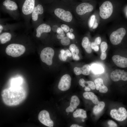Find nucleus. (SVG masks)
<instances>
[{
	"label": "nucleus",
	"mask_w": 127,
	"mask_h": 127,
	"mask_svg": "<svg viewBox=\"0 0 127 127\" xmlns=\"http://www.w3.org/2000/svg\"><path fill=\"white\" fill-rule=\"evenodd\" d=\"M19 85H12L3 90L1 95L3 102L9 106L18 105L23 102L27 96V93L23 87Z\"/></svg>",
	"instance_id": "obj_1"
},
{
	"label": "nucleus",
	"mask_w": 127,
	"mask_h": 127,
	"mask_svg": "<svg viewBox=\"0 0 127 127\" xmlns=\"http://www.w3.org/2000/svg\"><path fill=\"white\" fill-rule=\"evenodd\" d=\"M24 19L27 28H29L32 14L36 5V0H16Z\"/></svg>",
	"instance_id": "obj_2"
},
{
	"label": "nucleus",
	"mask_w": 127,
	"mask_h": 127,
	"mask_svg": "<svg viewBox=\"0 0 127 127\" xmlns=\"http://www.w3.org/2000/svg\"><path fill=\"white\" fill-rule=\"evenodd\" d=\"M1 8L8 13L14 19L19 16L18 5L16 0H3L0 5Z\"/></svg>",
	"instance_id": "obj_3"
},
{
	"label": "nucleus",
	"mask_w": 127,
	"mask_h": 127,
	"mask_svg": "<svg viewBox=\"0 0 127 127\" xmlns=\"http://www.w3.org/2000/svg\"><path fill=\"white\" fill-rule=\"evenodd\" d=\"M43 4L40 0H36L35 6L31 17L32 26L34 28L41 23L40 17L44 12Z\"/></svg>",
	"instance_id": "obj_4"
},
{
	"label": "nucleus",
	"mask_w": 127,
	"mask_h": 127,
	"mask_svg": "<svg viewBox=\"0 0 127 127\" xmlns=\"http://www.w3.org/2000/svg\"><path fill=\"white\" fill-rule=\"evenodd\" d=\"M25 50V47L24 45L14 43L10 44L7 47L5 52L8 55L16 57L23 55Z\"/></svg>",
	"instance_id": "obj_5"
},
{
	"label": "nucleus",
	"mask_w": 127,
	"mask_h": 127,
	"mask_svg": "<svg viewBox=\"0 0 127 127\" xmlns=\"http://www.w3.org/2000/svg\"><path fill=\"white\" fill-rule=\"evenodd\" d=\"M54 54V52L52 48L48 47L44 48L40 54V58L43 62L47 65H51L52 63V59Z\"/></svg>",
	"instance_id": "obj_6"
},
{
	"label": "nucleus",
	"mask_w": 127,
	"mask_h": 127,
	"mask_svg": "<svg viewBox=\"0 0 127 127\" xmlns=\"http://www.w3.org/2000/svg\"><path fill=\"white\" fill-rule=\"evenodd\" d=\"M99 15L103 19L110 17L113 11V7L111 3L109 1L104 2L99 8Z\"/></svg>",
	"instance_id": "obj_7"
},
{
	"label": "nucleus",
	"mask_w": 127,
	"mask_h": 127,
	"mask_svg": "<svg viewBox=\"0 0 127 127\" xmlns=\"http://www.w3.org/2000/svg\"><path fill=\"white\" fill-rule=\"evenodd\" d=\"M126 33L125 29L122 28H120L113 32L111 35L110 39L111 43L114 45L120 44Z\"/></svg>",
	"instance_id": "obj_8"
},
{
	"label": "nucleus",
	"mask_w": 127,
	"mask_h": 127,
	"mask_svg": "<svg viewBox=\"0 0 127 127\" xmlns=\"http://www.w3.org/2000/svg\"><path fill=\"white\" fill-rule=\"evenodd\" d=\"M111 117L116 120L122 121L127 118V111L124 107H119L118 110L114 109L110 111Z\"/></svg>",
	"instance_id": "obj_9"
},
{
	"label": "nucleus",
	"mask_w": 127,
	"mask_h": 127,
	"mask_svg": "<svg viewBox=\"0 0 127 127\" xmlns=\"http://www.w3.org/2000/svg\"><path fill=\"white\" fill-rule=\"evenodd\" d=\"M54 12L57 17L65 22H70L72 20V16L71 13L62 8H56L54 10Z\"/></svg>",
	"instance_id": "obj_10"
},
{
	"label": "nucleus",
	"mask_w": 127,
	"mask_h": 127,
	"mask_svg": "<svg viewBox=\"0 0 127 127\" xmlns=\"http://www.w3.org/2000/svg\"><path fill=\"white\" fill-rule=\"evenodd\" d=\"M40 121L44 125L49 127H53L54 123L51 119L48 112L46 110H43L40 112L38 116Z\"/></svg>",
	"instance_id": "obj_11"
},
{
	"label": "nucleus",
	"mask_w": 127,
	"mask_h": 127,
	"mask_svg": "<svg viewBox=\"0 0 127 127\" xmlns=\"http://www.w3.org/2000/svg\"><path fill=\"white\" fill-rule=\"evenodd\" d=\"M71 80V78L69 75H64L61 77L59 83L58 88L62 91L68 90L70 87Z\"/></svg>",
	"instance_id": "obj_12"
},
{
	"label": "nucleus",
	"mask_w": 127,
	"mask_h": 127,
	"mask_svg": "<svg viewBox=\"0 0 127 127\" xmlns=\"http://www.w3.org/2000/svg\"><path fill=\"white\" fill-rule=\"evenodd\" d=\"M93 9V7L91 4L88 3L84 2L77 5L75 10L78 15H82L87 12H91Z\"/></svg>",
	"instance_id": "obj_13"
},
{
	"label": "nucleus",
	"mask_w": 127,
	"mask_h": 127,
	"mask_svg": "<svg viewBox=\"0 0 127 127\" xmlns=\"http://www.w3.org/2000/svg\"><path fill=\"white\" fill-rule=\"evenodd\" d=\"M111 77L115 82L119 80L126 81L127 80V72L124 70L116 69L111 73Z\"/></svg>",
	"instance_id": "obj_14"
},
{
	"label": "nucleus",
	"mask_w": 127,
	"mask_h": 127,
	"mask_svg": "<svg viewBox=\"0 0 127 127\" xmlns=\"http://www.w3.org/2000/svg\"><path fill=\"white\" fill-rule=\"evenodd\" d=\"M34 28L36 36L38 38H40L44 33L50 32L52 30L50 26L45 23H40Z\"/></svg>",
	"instance_id": "obj_15"
},
{
	"label": "nucleus",
	"mask_w": 127,
	"mask_h": 127,
	"mask_svg": "<svg viewBox=\"0 0 127 127\" xmlns=\"http://www.w3.org/2000/svg\"><path fill=\"white\" fill-rule=\"evenodd\" d=\"M115 64L118 67L124 68L127 67V58L118 55H115L112 57Z\"/></svg>",
	"instance_id": "obj_16"
},
{
	"label": "nucleus",
	"mask_w": 127,
	"mask_h": 127,
	"mask_svg": "<svg viewBox=\"0 0 127 127\" xmlns=\"http://www.w3.org/2000/svg\"><path fill=\"white\" fill-rule=\"evenodd\" d=\"M80 103V100L78 97L76 95L72 96L71 98L70 106L67 108V112H72L77 107Z\"/></svg>",
	"instance_id": "obj_17"
},
{
	"label": "nucleus",
	"mask_w": 127,
	"mask_h": 127,
	"mask_svg": "<svg viewBox=\"0 0 127 127\" xmlns=\"http://www.w3.org/2000/svg\"><path fill=\"white\" fill-rule=\"evenodd\" d=\"M94 83L96 89L99 90V92L105 93L107 92L108 90L107 87L105 85L103 79L101 78H97L94 81Z\"/></svg>",
	"instance_id": "obj_18"
},
{
	"label": "nucleus",
	"mask_w": 127,
	"mask_h": 127,
	"mask_svg": "<svg viewBox=\"0 0 127 127\" xmlns=\"http://www.w3.org/2000/svg\"><path fill=\"white\" fill-rule=\"evenodd\" d=\"M90 67L91 70L92 72L95 74H100L104 72V70L103 66L99 63H93Z\"/></svg>",
	"instance_id": "obj_19"
},
{
	"label": "nucleus",
	"mask_w": 127,
	"mask_h": 127,
	"mask_svg": "<svg viewBox=\"0 0 127 127\" xmlns=\"http://www.w3.org/2000/svg\"><path fill=\"white\" fill-rule=\"evenodd\" d=\"M83 95L84 98L91 100L95 104H97L99 102L97 96L92 92H85L83 93Z\"/></svg>",
	"instance_id": "obj_20"
},
{
	"label": "nucleus",
	"mask_w": 127,
	"mask_h": 127,
	"mask_svg": "<svg viewBox=\"0 0 127 127\" xmlns=\"http://www.w3.org/2000/svg\"><path fill=\"white\" fill-rule=\"evenodd\" d=\"M0 41L1 44H4L9 41L11 39L12 35L11 33L6 31L0 33Z\"/></svg>",
	"instance_id": "obj_21"
},
{
	"label": "nucleus",
	"mask_w": 127,
	"mask_h": 127,
	"mask_svg": "<svg viewBox=\"0 0 127 127\" xmlns=\"http://www.w3.org/2000/svg\"><path fill=\"white\" fill-rule=\"evenodd\" d=\"M69 49L72 54L73 59L75 60H78L80 58L78 55L79 49L74 44H72L69 46Z\"/></svg>",
	"instance_id": "obj_22"
},
{
	"label": "nucleus",
	"mask_w": 127,
	"mask_h": 127,
	"mask_svg": "<svg viewBox=\"0 0 127 127\" xmlns=\"http://www.w3.org/2000/svg\"><path fill=\"white\" fill-rule=\"evenodd\" d=\"M94 107L93 109V113L95 115H97L100 113L105 106V103L103 101L99 102Z\"/></svg>",
	"instance_id": "obj_23"
},
{
	"label": "nucleus",
	"mask_w": 127,
	"mask_h": 127,
	"mask_svg": "<svg viewBox=\"0 0 127 127\" xmlns=\"http://www.w3.org/2000/svg\"><path fill=\"white\" fill-rule=\"evenodd\" d=\"M73 116L74 118L80 117L85 118L87 117L86 112L85 111L82 109H78L74 112Z\"/></svg>",
	"instance_id": "obj_24"
},
{
	"label": "nucleus",
	"mask_w": 127,
	"mask_h": 127,
	"mask_svg": "<svg viewBox=\"0 0 127 127\" xmlns=\"http://www.w3.org/2000/svg\"><path fill=\"white\" fill-rule=\"evenodd\" d=\"M91 70L90 66L87 64L84 65L82 67H80V73L85 75H88L90 74Z\"/></svg>",
	"instance_id": "obj_25"
},
{
	"label": "nucleus",
	"mask_w": 127,
	"mask_h": 127,
	"mask_svg": "<svg viewBox=\"0 0 127 127\" xmlns=\"http://www.w3.org/2000/svg\"><path fill=\"white\" fill-rule=\"evenodd\" d=\"M60 42L62 45L66 46L70 44V41L69 38L67 37H64L61 39Z\"/></svg>",
	"instance_id": "obj_26"
},
{
	"label": "nucleus",
	"mask_w": 127,
	"mask_h": 127,
	"mask_svg": "<svg viewBox=\"0 0 127 127\" xmlns=\"http://www.w3.org/2000/svg\"><path fill=\"white\" fill-rule=\"evenodd\" d=\"M90 41L88 38L87 37H84L82 41V47L85 48L88 45Z\"/></svg>",
	"instance_id": "obj_27"
},
{
	"label": "nucleus",
	"mask_w": 127,
	"mask_h": 127,
	"mask_svg": "<svg viewBox=\"0 0 127 127\" xmlns=\"http://www.w3.org/2000/svg\"><path fill=\"white\" fill-rule=\"evenodd\" d=\"M107 48V43L105 42H102L100 45V49L102 52H105Z\"/></svg>",
	"instance_id": "obj_28"
},
{
	"label": "nucleus",
	"mask_w": 127,
	"mask_h": 127,
	"mask_svg": "<svg viewBox=\"0 0 127 127\" xmlns=\"http://www.w3.org/2000/svg\"><path fill=\"white\" fill-rule=\"evenodd\" d=\"M85 83H87L88 86L92 90H94L95 89V85L93 82L91 81H85Z\"/></svg>",
	"instance_id": "obj_29"
},
{
	"label": "nucleus",
	"mask_w": 127,
	"mask_h": 127,
	"mask_svg": "<svg viewBox=\"0 0 127 127\" xmlns=\"http://www.w3.org/2000/svg\"><path fill=\"white\" fill-rule=\"evenodd\" d=\"M67 57L68 56L65 52L64 54L60 53L59 56L60 59L63 61H65L67 60Z\"/></svg>",
	"instance_id": "obj_30"
},
{
	"label": "nucleus",
	"mask_w": 127,
	"mask_h": 127,
	"mask_svg": "<svg viewBox=\"0 0 127 127\" xmlns=\"http://www.w3.org/2000/svg\"><path fill=\"white\" fill-rule=\"evenodd\" d=\"M95 18V16L94 15H92L91 17L89 22V26L90 27H92Z\"/></svg>",
	"instance_id": "obj_31"
},
{
	"label": "nucleus",
	"mask_w": 127,
	"mask_h": 127,
	"mask_svg": "<svg viewBox=\"0 0 127 127\" xmlns=\"http://www.w3.org/2000/svg\"><path fill=\"white\" fill-rule=\"evenodd\" d=\"M61 27L63 31L66 33L70 31V29L69 27L66 24H62Z\"/></svg>",
	"instance_id": "obj_32"
},
{
	"label": "nucleus",
	"mask_w": 127,
	"mask_h": 127,
	"mask_svg": "<svg viewBox=\"0 0 127 127\" xmlns=\"http://www.w3.org/2000/svg\"><path fill=\"white\" fill-rule=\"evenodd\" d=\"M91 44V43L90 41L87 46L84 48L86 52L88 53H90L92 52Z\"/></svg>",
	"instance_id": "obj_33"
},
{
	"label": "nucleus",
	"mask_w": 127,
	"mask_h": 127,
	"mask_svg": "<svg viewBox=\"0 0 127 127\" xmlns=\"http://www.w3.org/2000/svg\"><path fill=\"white\" fill-rule=\"evenodd\" d=\"M107 124L109 127H117V124L112 120H109L107 122Z\"/></svg>",
	"instance_id": "obj_34"
},
{
	"label": "nucleus",
	"mask_w": 127,
	"mask_h": 127,
	"mask_svg": "<svg viewBox=\"0 0 127 127\" xmlns=\"http://www.w3.org/2000/svg\"><path fill=\"white\" fill-rule=\"evenodd\" d=\"M101 41V38L99 37H98L96 38L94 42L96 46H99L100 43Z\"/></svg>",
	"instance_id": "obj_35"
},
{
	"label": "nucleus",
	"mask_w": 127,
	"mask_h": 127,
	"mask_svg": "<svg viewBox=\"0 0 127 127\" xmlns=\"http://www.w3.org/2000/svg\"><path fill=\"white\" fill-rule=\"evenodd\" d=\"M66 35L68 38L71 39L73 40L75 38V36L74 35L72 32H68L67 33Z\"/></svg>",
	"instance_id": "obj_36"
},
{
	"label": "nucleus",
	"mask_w": 127,
	"mask_h": 127,
	"mask_svg": "<svg viewBox=\"0 0 127 127\" xmlns=\"http://www.w3.org/2000/svg\"><path fill=\"white\" fill-rule=\"evenodd\" d=\"M85 81L83 79H81L79 81V84L80 85L84 87L86 86L85 85Z\"/></svg>",
	"instance_id": "obj_37"
},
{
	"label": "nucleus",
	"mask_w": 127,
	"mask_h": 127,
	"mask_svg": "<svg viewBox=\"0 0 127 127\" xmlns=\"http://www.w3.org/2000/svg\"><path fill=\"white\" fill-rule=\"evenodd\" d=\"M102 52L100 56V58L101 60H104L106 59V57L107 54L105 52Z\"/></svg>",
	"instance_id": "obj_38"
},
{
	"label": "nucleus",
	"mask_w": 127,
	"mask_h": 127,
	"mask_svg": "<svg viewBox=\"0 0 127 127\" xmlns=\"http://www.w3.org/2000/svg\"><path fill=\"white\" fill-rule=\"evenodd\" d=\"M43 4H50L55 0H40Z\"/></svg>",
	"instance_id": "obj_39"
},
{
	"label": "nucleus",
	"mask_w": 127,
	"mask_h": 127,
	"mask_svg": "<svg viewBox=\"0 0 127 127\" xmlns=\"http://www.w3.org/2000/svg\"><path fill=\"white\" fill-rule=\"evenodd\" d=\"M64 33L61 34H59L57 36V38L59 39H61L65 36Z\"/></svg>",
	"instance_id": "obj_40"
},
{
	"label": "nucleus",
	"mask_w": 127,
	"mask_h": 127,
	"mask_svg": "<svg viewBox=\"0 0 127 127\" xmlns=\"http://www.w3.org/2000/svg\"><path fill=\"white\" fill-rule=\"evenodd\" d=\"M98 25V24L97 23V19L95 18L92 27L93 29L96 28L97 27Z\"/></svg>",
	"instance_id": "obj_41"
},
{
	"label": "nucleus",
	"mask_w": 127,
	"mask_h": 127,
	"mask_svg": "<svg viewBox=\"0 0 127 127\" xmlns=\"http://www.w3.org/2000/svg\"><path fill=\"white\" fill-rule=\"evenodd\" d=\"M63 30L60 28H58L56 32L58 34H61L64 33Z\"/></svg>",
	"instance_id": "obj_42"
},
{
	"label": "nucleus",
	"mask_w": 127,
	"mask_h": 127,
	"mask_svg": "<svg viewBox=\"0 0 127 127\" xmlns=\"http://www.w3.org/2000/svg\"><path fill=\"white\" fill-rule=\"evenodd\" d=\"M65 51V52L68 56L71 57L72 56V55L71 52H70L69 50L67 49Z\"/></svg>",
	"instance_id": "obj_43"
},
{
	"label": "nucleus",
	"mask_w": 127,
	"mask_h": 127,
	"mask_svg": "<svg viewBox=\"0 0 127 127\" xmlns=\"http://www.w3.org/2000/svg\"><path fill=\"white\" fill-rule=\"evenodd\" d=\"M91 48L92 49H94L95 47L96 46L94 42H92L91 44Z\"/></svg>",
	"instance_id": "obj_44"
},
{
	"label": "nucleus",
	"mask_w": 127,
	"mask_h": 127,
	"mask_svg": "<svg viewBox=\"0 0 127 127\" xmlns=\"http://www.w3.org/2000/svg\"><path fill=\"white\" fill-rule=\"evenodd\" d=\"M90 88L88 86H85L84 90L86 91H90L91 90Z\"/></svg>",
	"instance_id": "obj_45"
},
{
	"label": "nucleus",
	"mask_w": 127,
	"mask_h": 127,
	"mask_svg": "<svg viewBox=\"0 0 127 127\" xmlns=\"http://www.w3.org/2000/svg\"><path fill=\"white\" fill-rule=\"evenodd\" d=\"M63 1L66 3L72 2L73 0H63Z\"/></svg>",
	"instance_id": "obj_46"
},
{
	"label": "nucleus",
	"mask_w": 127,
	"mask_h": 127,
	"mask_svg": "<svg viewBox=\"0 0 127 127\" xmlns=\"http://www.w3.org/2000/svg\"><path fill=\"white\" fill-rule=\"evenodd\" d=\"M70 127H82V126H79L78 125L76 124H73L70 126Z\"/></svg>",
	"instance_id": "obj_47"
},
{
	"label": "nucleus",
	"mask_w": 127,
	"mask_h": 127,
	"mask_svg": "<svg viewBox=\"0 0 127 127\" xmlns=\"http://www.w3.org/2000/svg\"><path fill=\"white\" fill-rule=\"evenodd\" d=\"M99 49V46H96L94 48V50L95 51H98Z\"/></svg>",
	"instance_id": "obj_48"
},
{
	"label": "nucleus",
	"mask_w": 127,
	"mask_h": 127,
	"mask_svg": "<svg viewBox=\"0 0 127 127\" xmlns=\"http://www.w3.org/2000/svg\"><path fill=\"white\" fill-rule=\"evenodd\" d=\"M65 51L64 49H62L60 51V53L62 54H64L65 53Z\"/></svg>",
	"instance_id": "obj_49"
},
{
	"label": "nucleus",
	"mask_w": 127,
	"mask_h": 127,
	"mask_svg": "<svg viewBox=\"0 0 127 127\" xmlns=\"http://www.w3.org/2000/svg\"><path fill=\"white\" fill-rule=\"evenodd\" d=\"M73 31V29L72 28H71L70 29L69 31L70 32H72Z\"/></svg>",
	"instance_id": "obj_50"
},
{
	"label": "nucleus",
	"mask_w": 127,
	"mask_h": 127,
	"mask_svg": "<svg viewBox=\"0 0 127 127\" xmlns=\"http://www.w3.org/2000/svg\"><path fill=\"white\" fill-rule=\"evenodd\" d=\"M82 121L83 122H84V119H82Z\"/></svg>",
	"instance_id": "obj_51"
}]
</instances>
